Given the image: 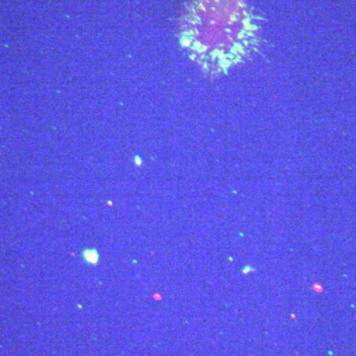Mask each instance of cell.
I'll return each instance as SVG.
<instances>
[{
	"mask_svg": "<svg viewBox=\"0 0 356 356\" xmlns=\"http://www.w3.org/2000/svg\"><path fill=\"white\" fill-rule=\"evenodd\" d=\"M82 257L86 263L96 265L100 258V255L95 248H86L82 251Z\"/></svg>",
	"mask_w": 356,
	"mask_h": 356,
	"instance_id": "7a4b0ae2",
	"label": "cell"
},
{
	"mask_svg": "<svg viewBox=\"0 0 356 356\" xmlns=\"http://www.w3.org/2000/svg\"><path fill=\"white\" fill-rule=\"evenodd\" d=\"M206 39L195 46L201 63L224 73L251 56L259 46L260 27L243 0H207Z\"/></svg>",
	"mask_w": 356,
	"mask_h": 356,
	"instance_id": "6da1fadb",
	"label": "cell"
}]
</instances>
